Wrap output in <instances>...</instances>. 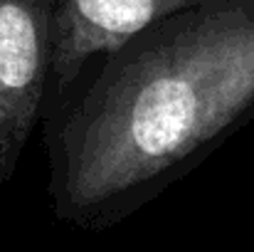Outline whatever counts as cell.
<instances>
[{
    "label": "cell",
    "mask_w": 254,
    "mask_h": 252,
    "mask_svg": "<svg viewBox=\"0 0 254 252\" xmlns=\"http://www.w3.org/2000/svg\"><path fill=\"white\" fill-rule=\"evenodd\" d=\"M254 114V0L148 27L89 67L45 119L60 223L104 233L163 195Z\"/></svg>",
    "instance_id": "cell-1"
},
{
    "label": "cell",
    "mask_w": 254,
    "mask_h": 252,
    "mask_svg": "<svg viewBox=\"0 0 254 252\" xmlns=\"http://www.w3.org/2000/svg\"><path fill=\"white\" fill-rule=\"evenodd\" d=\"M52 15V0H0V190L47 119Z\"/></svg>",
    "instance_id": "cell-2"
},
{
    "label": "cell",
    "mask_w": 254,
    "mask_h": 252,
    "mask_svg": "<svg viewBox=\"0 0 254 252\" xmlns=\"http://www.w3.org/2000/svg\"><path fill=\"white\" fill-rule=\"evenodd\" d=\"M222 0H52V89L47 119L84 72L148 27ZM45 124V121H42Z\"/></svg>",
    "instance_id": "cell-3"
}]
</instances>
